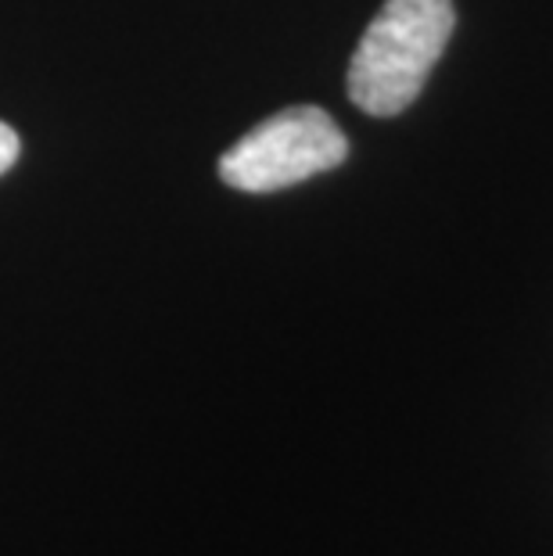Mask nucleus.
<instances>
[{"label": "nucleus", "mask_w": 553, "mask_h": 556, "mask_svg": "<svg viewBox=\"0 0 553 556\" xmlns=\"http://www.w3.org/2000/svg\"><path fill=\"white\" fill-rule=\"evenodd\" d=\"M453 0H385L349 62V98L367 115H399L425 90L453 37Z\"/></svg>", "instance_id": "f257e3e1"}, {"label": "nucleus", "mask_w": 553, "mask_h": 556, "mask_svg": "<svg viewBox=\"0 0 553 556\" xmlns=\"http://www.w3.org/2000/svg\"><path fill=\"white\" fill-rule=\"evenodd\" d=\"M345 159L349 140L331 115L316 104H296L249 129L219 159V176L234 191L269 194L331 173Z\"/></svg>", "instance_id": "f03ea898"}, {"label": "nucleus", "mask_w": 553, "mask_h": 556, "mask_svg": "<svg viewBox=\"0 0 553 556\" xmlns=\"http://www.w3.org/2000/svg\"><path fill=\"white\" fill-rule=\"evenodd\" d=\"M18 151H22L18 134H15V129H11L8 123H0V176H4V173L11 169V165H15Z\"/></svg>", "instance_id": "7ed1b4c3"}]
</instances>
